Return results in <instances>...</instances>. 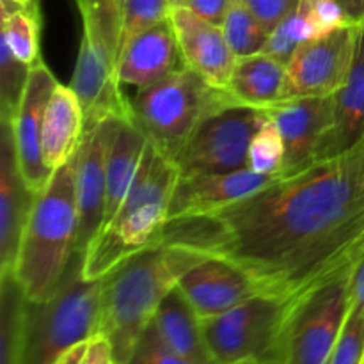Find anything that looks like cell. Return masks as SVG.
I'll use <instances>...</instances> for the list:
<instances>
[{
  "mask_svg": "<svg viewBox=\"0 0 364 364\" xmlns=\"http://www.w3.org/2000/svg\"><path fill=\"white\" fill-rule=\"evenodd\" d=\"M160 245L224 259L259 295L295 301L364 249V139L215 212L167 220Z\"/></svg>",
  "mask_w": 364,
  "mask_h": 364,
  "instance_id": "1",
  "label": "cell"
},
{
  "mask_svg": "<svg viewBox=\"0 0 364 364\" xmlns=\"http://www.w3.org/2000/svg\"><path fill=\"white\" fill-rule=\"evenodd\" d=\"M203 258L171 245H156L132 256L103 277L98 334L109 340L117 364H128L164 299Z\"/></svg>",
  "mask_w": 364,
  "mask_h": 364,
  "instance_id": "2",
  "label": "cell"
},
{
  "mask_svg": "<svg viewBox=\"0 0 364 364\" xmlns=\"http://www.w3.org/2000/svg\"><path fill=\"white\" fill-rule=\"evenodd\" d=\"M178 178L173 160L149 142L127 198L85 251V279L105 277L132 256L160 245Z\"/></svg>",
  "mask_w": 364,
  "mask_h": 364,
  "instance_id": "3",
  "label": "cell"
},
{
  "mask_svg": "<svg viewBox=\"0 0 364 364\" xmlns=\"http://www.w3.org/2000/svg\"><path fill=\"white\" fill-rule=\"evenodd\" d=\"M77 233L75 153L38 194L21 237L13 274L28 302H45L55 294L75 256Z\"/></svg>",
  "mask_w": 364,
  "mask_h": 364,
  "instance_id": "4",
  "label": "cell"
},
{
  "mask_svg": "<svg viewBox=\"0 0 364 364\" xmlns=\"http://www.w3.org/2000/svg\"><path fill=\"white\" fill-rule=\"evenodd\" d=\"M82 41L71 89L84 109L85 128L109 117L132 119V100L117 77L121 55V0H75Z\"/></svg>",
  "mask_w": 364,
  "mask_h": 364,
  "instance_id": "5",
  "label": "cell"
},
{
  "mask_svg": "<svg viewBox=\"0 0 364 364\" xmlns=\"http://www.w3.org/2000/svg\"><path fill=\"white\" fill-rule=\"evenodd\" d=\"M230 105L237 103L224 89L213 87L185 66L149 87L137 89L132 100V121L173 160L206 117Z\"/></svg>",
  "mask_w": 364,
  "mask_h": 364,
  "instance_id": "6",
  "label": "cell"
},
{
  "mask_svg": "<svg viewBox=\"0 0 364 364\" xmlns=\"http://www.w3.org/2000/svg\"><path fill=\"white\" fill-rule=\"evenodd\" d=\"M84 256L75 252L55 294L28 302L25 364H53L68 348L98 334L103 277L85 279Z\"/></svg>",
  "mask_w": 364,
  "mask_h": 364,
  "instance_id": "7",
  "label": "cell"
},
{
  "mask_svg": "<svg viewBox=\"0 0 364 364\" xmlns=\"http://www.w3.org/2000/svg\"><path fill=\"white\" fill-rule=\"evenodd\" d=\"M350 270L352 263L291 302L279 347L270 359L284 364H329L350 311Z\"/></svg>",
  "mask_w": 364,
  "mask_h": 364,
  "instance_id": "8",
  "label": "cell"
},
{
  "mask_svg": "<svg viewBox=\"0 0 364 364\" xmlns=\"http://www.w3.org/2000/svg\"><path fill=\"white\" fill-rule=\"evenodd\" d=\"M291 302L255 295L223 315L201 320L205 341L215 364L274 358Z\"/></svg>",
  "mask_w": 364,
  "mask_h": 364,
  "instance_id": "9",
  "label": "cell"
},
{
  "mask_svg": "<svg viewBox=\"0 0 364 364\" xmlns=\"http://www.w3.org/2000/svg\"><path fill=\"white\" fill-rule=\"evenodd\" d=\"M265 117V110L245 105H230L213 112L173 159L180 176L247 169L249 144Z\"/></svg>",
  "mask_w": 364,
  "mask_h": 364,
  "instance_id": "10",
  "label": "cell"
},
{
  "mask_svg": "<svg viewBox=\"0 0 364 364\" xmlns=\"http://www.w3.org/2000/svg\"><path fill=\"white\" fill-rule=\"evenodd\" d=\"M358 27L336 28L302 43L287 63L283 100L336 95L350 73Z\"/></svg>",
  "mask_w": 364,
  "mask_h": 364,
  "instance_id": "11",
  "label": "cell"
},
{
  "mask_svg": "<svg viewBox=\"0 0 364 364\" xmlns=\"http://www.w3.org/2000/svg\"><path fill=\"white\" fill-rule=\"evenodd\" d=\"M119 117H109L87 127L77 151L78 233L75 252L84 256L103 224L105 212L107 156Z\"/></svg>",
  "mask_w": 364,
  "mask_h": 364,
  "instance_id": "12",
  "label": "cell"
},
{
  "mask_svg": "<svg viewBox=\"0 0 364 364\" xmlns=\"http://www.w3.org/2000/svg\"><path fill=\"white\" fill-rule=\"evenodd\" d=\"M57 84L59 82L53 77L45 60L39 59L38 63L32 64L23 98L11 121L20 171L27 185L36 194H39L46 187L53 174V171L46 167L45 159H43L41 137L46 105Z\"/></svg>",
  "mask_w": 364,
  "mask_h": 364,
  "instance_id": "13",
  "label": "cell"
},
{
  "mask_svg": "<svg viewBox=\"0 0 364 364\" xmlns=\"http://www.w3.org/2000/svg\"><path fill=\"white\" fill-rule=\"evenodd\" d=\"M279 128L284 144V164L279 176L294 174L313 164V155L333 123L334 98L283 100L265 110Z\"/></svg>",
  "mask_w": 364,
  "mask_h": 364,
  "instance_id": "14",
  "label": "cell"
},
{
  "mask_svg": "<svg viewBox=\"0 0 364 364\" xmlns=\"http://www.w3.org/2000/svg\"><path fill=\"white\" fill-rule=\"evenodd\" d=\"M36 198L20 171L11 123L0 121V274L14 270Z\"/></svg>",
  "mask_w": 364,
  "mask_h": 364,
  "instance_id": "15",
  "label": "cell"
},
{
  "mask_svg": "<svg viewBox=\"0 0 364 364\" xmlns=\"http://www.w3.org/2000/svg\"><path fill=\"white\" fill-rule=\"evenodd\" d=\"M185 66L217 89H226L237 57L228 45L220 25L205 20L188 7L171 13Z\"/></svg>",
  "mask_w": 364,
  "mask_h": 364,
  "instance_id": "16",
  "label": "cell"
},
{
  "mask_svg": "<svg viewBox=\"0 0 364 364\" xmlns=\"http://www.w3.org/2000/svg\"><path fill=\"white\" fill-rule=\"evenodd\" d=\"M176 288L201 320L223 315L259 295L240 269L217 258H203L196 263L180 277Z\"/></svg>",
  "mask_w": 364,
  "mask_h": 364,
  "instance_id": "17",
  "label": "cell"
},
{
  "mask_svg": "<svg viewBox=\"0 0 364 364\" xmlns=\"http://www.w3.org/2000/svg\"><path fill=\"white\" fill-rule=\"evenodd\" d=\"M272 180L274 178L263 176L251 169L180 176L171 196L167 220L212 213L238 199L247 198Z\"/></svg>",
  "mask_w": 364,
  "mask_h": 364,
  "instance_id": "18",
  "label": "cell"
},
{
  "mask_svg": "<svg viewBox=\"0 0 364 364\" xmlns=\"http://www.w3.org/2000/svg\"><path fill=\"white\" fill-rule=\"evenodd\" d=\"M185 68L173 21L166 20L134 36L121 50L117 77L123 85L144 89Z\"/></svg>",
  "mask_w": 364,
  "mask_h": 364,
  "instance_id": "19",
  "label": "cell"
},
{
  "mask_svg": "<svg viewBox=\"0 0 364 364\" xmlns=\"http://www.w3.org/2000/svg\"><path fill=\"white\" fill-rule=\"evenodd\" d=\"M333 98V123L320 139L313 162L343 155L364 139V25L358 27L350 73Z\"/></svg>",
  "mask_w": 364,
  "mask_h": 364,
  "instance_id": "20",
  "label": "cell"
},
{
  "mask_svg": "<svg viewBox=\"0 0 364 364\" xmlns=\"http://www.w3.org/2000/svg\"><path fill=\"white\" fill-rule=\"evenodd\" d=\"M85 116L71 85L59 84L48 100L43 119V159L50 171L66 164L80 148Z\"/></svg>",
  "mask_w": 364,
  "mask_h": 364,
  "instance_id": "21",
  "label": "cell"
},
{
  "mask_svg": "<svg viewBox=\"0 0 364 364\" xmlns=\"http://www.w3.org/2000/svg\"><path fill=\"white\" fill-rule=\"evenodd\" d=\"M149 141L132 119H117L107 156L105 212L102 228L109 223L127 198L139 173ZM100 228V230H102Z\"/></svg>",
  "mask_w": 364,
  "mask_h": 364,
  "instance_id": "22",
  "label": "cell"
},
{
  "mask_svg": "<svg viewBox=\"0 0 364 364\" xmlns=\"http://www.w3.org/2000/svg\"><path fill=\"white\" fill-rule=\"evenodd\" d=\"M287 64L259 52L238 57L224 91L237 105L267 110L281 102Z\"/></svg>",
  "mask_w": 364,
  "mask_h": 364,
  "instance_id": "23",
  "label": "cell"
},
{
  "mask_svg": "<svg viewBox=\"0 0 364 364\" xmlns=\"http://www.w3.org/2000/svg\"><path fill=\"white\" fill-rule=\"evenodd\" d=\"M151 323L160 338L188 364H215L205 341L201 318L178 288L164 299Z\"/></svg>",
  "mask_w": 364,
  "mask_h": 364,
  "instance_id": "24",
  "label": "cell"
},
{
  "mask_svg": "<svg viewBox=\"0 0 364 364\" xmlns=\"http://www.w3.org/2000/svg\"><path fill=\"white\" fill-rule=\"evenodd\" d=\"M28 299L13 272L0 274V364H25Z\"/></svg>",
  "mask_w": 364,
  "mask_h": 364,
  "instance_id": "25",
  "label": "cell"
},
{
  "mask_svg": "<svg viewBox=\"0 0 364 364\" xmlns=\"http://www.w3.org/2000/svg\"><path fill=\"white\" fill-rule=\"evenodd\" d=\"M2 7V36L11 52L21 63L32 64L41 59L39 34H41V11L39 7H23L13 0H0Z\"/></svg>",
  "mask_w": 364,
  "mask_h": 364,
  "instance_id": "26",
  "label": "cell"
},
{
  "mask_svg": "<svg viewBox=\"0 0 364 364\" xmlns=\"http://www.w3.org/2000/svg\"><path fill=\"white\" fill-rule=\"evenodd\" d=\"M220 27L237 59L262 52L270 36L269 28L245 7L242 0H233Z\"/></svg>",
  "mask_w": 364,
  "mask_h": 364,
  "instance_id": "27",
  "label": "cell"
},
{
  "mask_svg": "<svg viewBox=\"0 0 364 364\" xmlns=\"http://www.w3.org/2000/svg\"><path fill=\"white\" fill-rule=\"evenodd\" d=\"M284 164V144L279 134V128L272 117L267 114L263 123L255 132L249 144L247 169L263 176L277 178L283 171Z\"/></svg>",
  "mask_w": 364,
  "mask_h": 364,
  "instance_id": "28",
  "label": "cell"
},
{
  "mask_svg": "<svg viewBox=\"0 0 364 364\" xmlns=\"http://www.w3.org/2000/svg\"><path fill=\"white\" fill-rule=\"evenodd\" d=\"M31 70L32 66L21 63L0 38V121H13L23 98Z\"/></svg>",
  "mask_w": 364,
  "mask_h": 364,
  "instance_id": "29",
  "label": "cell"
},
{
  "mask_svg": "<svg viewBox=\"0 0 364 364\" xmlns=\"http://www.w3.org/2000/svg\"><path fill=\"white\" fill-rule=\"evenodd\" d=\"M316 38V32L313 28L311 21H309L308 14L304 13L301 6L288 14L272 32H270L269 39H267L265 46L262 52L267 55L274 57L279 63L287 64L290 57L294 55L295 50L306 43L308 39Z\"/></svg>",
  "mask_w": 364,
  "mask_h": 364,
  "instance_id": "30",
  "label": "cell"
},
{
  "mask_svg": "<svg viewBox=\"0 0 364 364\" xmlns=\"http://www.w3.org/2000/svg\"><path fill=\"white\" fill-rule=\"evenodd\" d=\"M173 9L171 0H121V50L134 36L169 20Z\"/></svg>",
  "mask_w": 364,
  "mask_h": 364,
  "instance_id": "31",
  "label": "cell"
},
{
  "mask_svg": "<svg viewBox=\"0 0 364 364\" xmlns=\"http://www.w3.org/2000/svg\"><path fill=\"white\" fill-rule=\"evenodd\" d=\"M329 364H364V308L350 306Z\"/></svg>",
  "mask_w": 364,
  "mask_h": 364,
  "instance_id": "32",
  "label": "cell"
},
{
  "mask_svg": "<svg viewBox=\"0 0 364 364\" xmlns=\"http://www.w3.org/2000/svg\"><path fill=\"white\" fill-rule=\"evenodd\" d=\"M128 364H188L160 338L155 326H149L137 341Z\"/></svg>",
  "mask_w": 364,
  "mask_h": 364,
  "instance_id": "33",
  "label": "cell"
},
{
  "mask_svg": "<svg viewBox=\"0 0 364 364\" xmlns=\"http://www.w3.org/2000/svg\"><path fill=\"white\" fill-rule=\"evenodd\" d=\"M301 7L308 14L316 36L352 25L336 0H301Z\"/></svg>",
  "mask_w": 364,
  "mask_h": 364,
  "instance_id": "34",
  "label": "cell"
},
{
  "mask_svg": "<svg viewBox=\"0 0 364 364\" xmlns=\"http://www.w3.org/2000/svg\"><path fill=\"white\" fill-rule=\"evenodd\" d=\"M249 11L269 28L270 32L288 16L294 13L301 0H242Z\"/></svg>",
  "mask_w": 364,
  "mask_h": 364,
  "instance_id": "35",
  "label": "cell"
},
{
  "mask_svg": "<svg viewBox=\"0 0 364 364\" xmlns=\"http://www.w3.org/2000/svg\"><path fill=\"white\" fill-rule=\"evenodd\" d=\"M231 4H233V0H188L185 7L192 9L196 14L212 21V23L223 25Z\"/></svg>",
  "mask_w": 364,
  "mask_h": 364,
  "instance_id": "36",
  "label": "cell"
},
{
  "mask_svg": "<svg viewBox=\"0 0 364 364\" xmlns=\"http://www.w3.org/2000/svg\"><path fill=\"white\" fill-rule=\"evenodd\" d=\"M85 364H117L114 359L112 347L103 334H96L89 341V350Z\"/></svg>",
  "mask_w": 364,
  "mask_h": 364,
  "instance_id": "37",
  "label": "cell"
},
{
  "mask_svg": "<svg viewBox=\"0 0 364 364\" xmlns=\"http://www.w3.org/2000/svg\"><path fill=\"white\" fill-rule=\"evenodd\" d=\"M350 306L364 308V249L359 252L350 270Z\"/></svg>",
  "mask_w": 364,
  "mask_h": 364,
  "instance_id": "38",
  "label": "cell"
},
{
  "mask_svg": "<svg viewBox=\"0 0 364 364\" xmlns=\"http://www.w3.org/2000/svg\"><path fill=\"white\" fill-rule=\"evenodd\" d=\"M89 341H82V343H77L75 347L68 348L64 354L59 355V359L53 364H85L89 350Z\"/></svg>",
  "mask_w": 364,
  "mask_h": 364,
  "instance_id": "39",
  "label": "cell"
},
{
  "mask_svg": "<svg viewBox=\"0 0 364 364\" xmlns=\"http://www.w3.org/2000/svg\"><path fill=\"white\" fill-rule=\"evenodd\" d=\"M347 14L348 21L355 27L364 25V0H336Z\"/></svg>",
  "mask_w": 364,
  "mask_h": 364,
  "instance_id": "40",
  "label": "cell"
},
{
  "mask_svg": "<svg viewBox=\"0 0 364 364\" xmlns=\"http://www.w3.org/2000/svg\"><path fill=\"white\" fill-rule=\"evenodd\" d=\"M13 2L23 7H39V0H13Z\"/></svg>",
  "mask_w": 364,
  "mask_h": 364,
  "instance_id": "41",
  "label": "cell"
},
{
  "mask_svg": "<svg viewBox=\"0 0 364 364\" xmlns=\"http://www.w3.org/2000/svg\"><path fill=\"white\" fill-rule=\"evenodd\" d=\"M231 364H262V359H258V358H247V359H240V361L231 363Z\"/></svg>",
  "mask_w": 364,
  "mask_h": 364,
  "instance_id": "42",
  "label": "cell"
},
{
  "mask_svg": "<svg viewBox=\"0 0 364 364\" xmlns=\"http://www.w3.org/2000/svg\"><path fill=\"white\" fill-rule=\"evenodd\" d=\"M173 7H185L188 4V0H171Z\"/></svg>",
  "mask_w": 364,
  "mask_h": 364,
  "instance_id": "43",
  "label": "cell"
}]
</instances>
